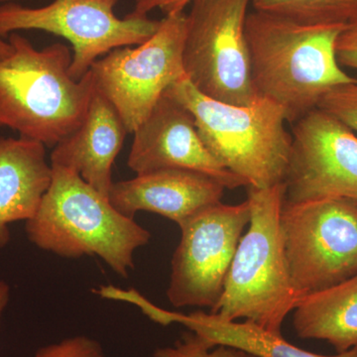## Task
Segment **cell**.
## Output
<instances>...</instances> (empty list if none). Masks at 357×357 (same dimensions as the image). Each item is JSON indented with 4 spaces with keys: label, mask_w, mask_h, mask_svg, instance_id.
I'll use <instances>...</instances> for the list:
<instances>
[{
    "label": "cell",
    "mask_w": 357,
    "mask_h": 357,
    "mask_svg": "<svg viewBox=\"0 0 357 357\" xmlns=\"http://www.w3.org/2000/svg\"><path fill=\"white\" fill-rule=\"evenodd\" d=\"M344 24H306L265 11L248 13L246 40L258 98L285 110L294 123L318 109L332 89L354 83L337 58Z\"/></svg>",
    "instance_id": "cell-1"
},
{
    "label": "cell",
    "mask_w": 357,
    "mask_h": 357,
    "mask_svg": "<svg viewBox=\"0 0 357 357\" xmlns=\"http://www.w3.org/2000/svg\"><path fill=\"white\" fill-rule=\"evenodd\" d=\"M0 58V128L54 147L83 122L95 89L91 70L70 75L69 47L54 43L38 50L18 32Z\"/></svg>",
    "instance_id": "cell-2"
},
{
    "label": "cell",
    "mask_w": 357,
    "mask_h": 357,
    "mask_svg": "<svg viewBox=\"0 0 357 357\" xmlns=\"http://www.w3.org/2000/svg\"><path fill=\"white\" fill-rule=\"evenodd\" d=\"M25 230L42 250L65 258L98 256L123 278L134 268V253L151 239L79 174L60 166H52L50 187Z\"/></svg>",
    "instance_id": "cell-3"
},
{
    "label": "cell",
    "mask_w": 357,
    "mask_h": 357,
    "mask_svg": "<svg viewBox=\"0 0 357 357\" xmlns=\"http://www.w3.org/2000/svg\"><path fill=\"white\" fill-rule=\"evenodd\" d=\"M165 93L191 112L208 151L246 188L283 183L292 144L283 107L261 98L249 105L218 102L199 93L187 77Z\"/></svg>",
    "instance_id": "cell-4"
},
{
    "label": "cell",
    "mask_w": 357,
    "mask_h": 357,
    "mask_svg": "<svg viewBox=\"0 0 357 357\" xmlns=\"http://www.w3.org/2000/svg\"><path fill=\"white\" fill-rule=\"evenodd\" d=\"M248 199L249 227L239 241L222 299L210 312L281 333L299 301L291 283L281 231L285 188L283 183L265 189L248 187Z\"/></svg>",
    "instance_id": "cell-5"
},
{
    "label": "cell",
    "mask_w": 357,
    "mask_h": 357,
    "mask_svg": "<svg viewBox=\"0 0 357 357\" xmlns=\"http://www.w3.org/2000/svg\"><path fill=\"white\" fill-rule=\"evenodd\" d=\"M281 231L298 299L332 288L357 274L356 202H284Z\"/></svg>",
    "instance_id": "cell-6"
},
{
    "label": "cell",
    "mask_w": 357,
    "mask_h": 357,
    "mask_svg": "<svg viewBox=\"0 0 357 357\" xmlns=\"http://www.w3.org/2000/svg\"><path fill=\"white\" fill-rule=\"evenodd\" d=\"M252 0H192L183 52L185 77L199 93L236 105L257 100L245 34Z\"/></svg>",
    "instance_id": "cell-7"
},
{
    "label": "cell",
    "mask_w": 357,
    "mask_h": 357,
    "mask_svg": "<svg viewBox=\"0 0 357 357\" xmlns=\"http://www.w3.org/2000/svg\"><path fill=\"white\" fill-rule=\"evenodd\" d=\"M119 0H53L41 7L15 1L0 3V39L11 33L39 30L57 35L73 47L70 75L76 79L114 49L136 46L157 31L160 20L129 13L117 17Z\"/></svg>",
    "instance_id": "cell-8"
},
{
    "label": "cell",
    "mask_w": 357,
    "mask_h": 357,
    "mask_svg": "<svg viewBox=\"0 0 357 357\" xmlns=\"http://www.w3.org/2000/svg\"><path fill=\"white\" fill-rule=\"evenodd\" d=\"M185 11L168 14L146 41L114 49L89 70L96 89L114 105L128 133L146 119L167 89L185 77Z\"/></svg>",
    "instance_id": "cell-9"
},
{
    "label": "cell",
    "mask_w": 357,
    "mask_h": 357,
    "mask_svg": "<svg viewBox=\"0 0 357 357\" xmlns=\"http://www.w3.org/2000/svg\"><path fill=\"white\" fill-rule=\"evenodd\" d=\"M251 218L248 199L215 204L178 225L167 297L176 307H217L230 266Z\"/></svg>",
    "instance_id": "cell-10"
},
{
    "label": "cell",
    "mask_w": 357,
    "mask_h": 357,
    "mask_svg": "<svg viewBox=\"0 0 357 357\" xmlns=\"http://www.w3.org/2000/svg\"><path fill=\"white\" fill-rule=\"evenodd\" d=\"M291 135L285 203L328 199L357 203V134L318 107L294 122Z\"/></svg>",
    "instance_id": "cell-11"
},
{
    "label": "cell",
    "mask_w": 357,
    "mask_h": 357,
    "mask_svg": "<svg viewBox=\"0 0 357 357\" xmlns=\"http://www.w3.org/2000/svg\"><path fill=\"white\" fill-rule=\"evenodd\" d=\"M132 134L128 165L136 175L185 169L217 178L227 189L246 187L208 151L191 112L167 93Z\"/></svg>",
    "instance_id": "cell-12"
},
{
    "label": "cell",
    "mask_w": 357,
    "mask_h": 357,
    "mask_svg": "<svg viewBox=\"0 0 357 357\" xmlns=\"http://www.w3.org/2000/svg\"><path fill=\"white\" fill-rule=\"evenodd\" d=\"M227 188L206 174L185 169H163L114 182L110 204L126 217L144 211L169 218L178 225L222 203Z\"/></svg>",
    "instance_id": "cell-13"
},
{
    "label": "cell",
    "mask_w": 357,
    "mask_h": 357,
    "mask_svg": "<svg viewBox=\"0 0 357 357\" xmlns=\"http://www.w3.org/2000/svg\"><path fill=\"white\" fill-rule=\"evenodd\" d=\"M128 133L114 105L95 86L83 122L53 147L51 166L72 169L109 198L112 166Z\"/></svg>",
    "instance_id": "cell-14"
},
{
    "label": "cell",
    "mask_w": 357,
    "mask_h": 357,
    "mask_svg": "<svg viewBox=\"0 0 357 357\" xmlns=\"http://www.w3.org/2000/svg\"><path fill=\"white\" fill-rule=\"evenodd\" d=\"M52 181L46 146L24 137H0V248L11 239L9 225L28 222Z\"/></svg>",
    "instance_id": "cell-15"
},
{
    "label": "cell",
    "mask_w": 357,
    "mask_h": 357,
    "mask_svg": "<svg viewBox=\"0 0 357 357\" xmlns=\"http://www.w3.org/2000/svg\"><path fill=\"white\" fill-rule=\"evenodd\" d=\"M293 326L303 340H325L337 354L357 347V274L298 301Z\"/></svg>",
    "instance_id": "cell-16"
},
{
    "label": "cell",
    "mask_w": 357,
    "mask_h": 357,
    "mask_svg": "<svg viewBox=\"0 0 357 357\" xmlns=\"http://www.w3.org/2000/svg\"><path fill=\"white\" fill-rule=\"evenodd\" d=\"M173 323L185 326L213 345L236 347L255 357H357V347L335 356L314 354L290 344L281 333L270 332L248 321H227L211 312L185 314L164 311L161 325Z\"/></svg>",
    "instance_id": "cell-17"
},
{
    "label": "cell",
    "mask_w": 357,
    "mask_h": 357,
    "mask_svg": "<svg viewBox=\"0 0 357 357\" xmlns=\"http://www.w3.org/2000/svg\"><path fill=\"white\" fill-rule=\"evenodd\" d=\"M251 6L306 24L347 25L357 20V0H252Z\"/></svg>",
    "instance_id": "cell-18"
},
{
    "label": "cell",
    "mask_w": 357,
    "mask_h": 357,
    "mask_svg": "<svg viewBox=\"0 0 357 357\" xmlns=\"http://www.w3.org/2000/svg\"><path fill=\"white\" fill-rule=\"evenodd\" d=\"M154 357H255L248 352L227 347L213 345L208 340L191 332L185 333L173 347H160Z\"/></svg>",
    "instance_id": "cell-19"
},
{
    "label": "cell",
    "mask_w": 357,
    "mask_h": 357,
    "mask_svg": "<svg viewBox=\"0 0 357 357\" xmlns=\"http://www.w3.org/2000/svg\"><path fill=\"white\" fill-rule=\"evenodd\" d=\"M318 107L344 122L357 134V81L328 91Z\"/></svg>",
    "instance_id": "cell-20"
},
{
    "label": "cell",
    "mask_w": 357,
    "mask_h": 357,
    "mask_svg": "<svg viewBox=\"0 0 357 357\" xmlns=\"http://www.w3.org/2000/svg\"><path fill=\"white\" fill-rule=\"evenodd\" d=\"M34 357H105V352L93 338L76 335L41 347Z\"/></svg>",
    "instance_id": "cell-21"
},
{
    "label": "cell",
    "mask_w": 357,
    "mask_h": 357,
    "mask_svg": "<svg viewBox=\"0 0 357 357\" xmlns=\"http://www.w3.org/2000/svg\"><path fill=\"white\" fill-rule=\"evenodd\" d=\"M335 50L342 67L357 70V20L345 26L338 36Z\"/></svg>",
    "instance_id": "cell-22"
},
{
    "label": "cell",
    "mask_w": 357,
    "mask_h": 357,
    "mask_svg": "<svg viewBox=\"0 0 357 357\" xmlns=\"http://www.w3.org/2000/svg\"><path fill=\"white\" fill-rule=\"evenodd\" d=\"M192 0H134L132 14L137 16H147V14L159 9L162 13L168 14L184 11L185 7Z\"/></svg>",
    "instance_id": "cell-23"
},
{
    "label": "cell",
    "mask_w": 357,
    "mask_h": 357,
    "mask_svg": "<svg viewBox=\"0 0 357 357\" xmlns=\"http://www.w3.org/2000/svg\"><path fill=\"white\" fill-rule=\"evenodd\" d=\"M10 299V287L6 281L0 280V321Z\"/></svg>",
    "instance_id": "cell-24"
},
{
    "label": "cell",
    "mask_w": 357,
    "mask_h": 357,
    "mask_svg": "<svg viewBox=\"0 0 357 357\" xmlns=\"http://www.w3.org/2000/svg\"><path fill=\"white\" fill-rule=\"evenodd\" d=\"M8 41H4V40L0 39V58L3 57L4 55L9 50Z\"/></svg>",
    "instance_id": "cell-25"
},
{
    "label": "cell",
    "mask_w": 357,
    "mask_h": 357,
    "mask_svg": "<svg viewBox=\"0 0 357 357\" xmlns=\"http://www.w3.org/2000/svg\"><path fill=\"white\" fill-rule=\"evenodd\" d=\"M8 1H16V0H0V3H3V2H8Z\"/></svg>",
    "instance_id": "cell-26"
}]
</instances>
